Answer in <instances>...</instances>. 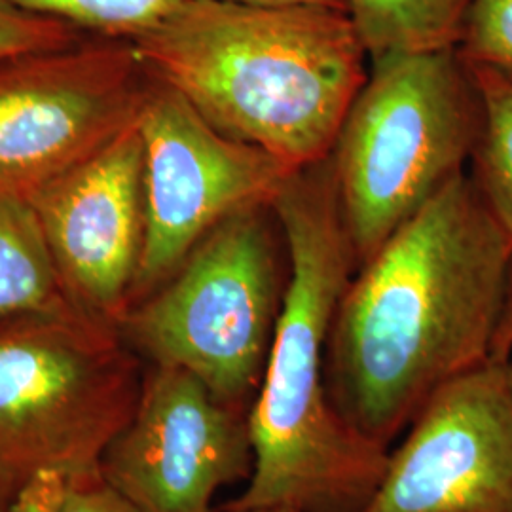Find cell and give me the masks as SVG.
Masks as SVG:
<instances>
[{
    "instance_id": "17",
    "label": "cell",
    "mask_w": 512,
    "mask_h": 512,
    "mask_svg": "<svg viewBox=\"0 0 512 512\" xmlns=\"http://www.w3.org/2000/svg\"><path fill=\"white\" fill-rule=\"evenodd\" d=\"M82 29L63 19L23 10L10 0H0V59L73 46Z\"/></svg>"
},
{
    "instance_id": "15",
    "label": "cell",
    "mask_w": 512,
    "mask_h": 512,
    "mask_svg": "<svg viewBox=\"0 0 512 512\" xmlns=\"http://www.w3.org/2000/svg\"><path fill=\"white\" fill-rule=\"evenodd\" d=\"M19 8L63 19L97 37L133 38L173 14L183 0H10Z\"/></svg>"
},
{
    "instance_id": "19",
    "label": "cell",
    "mask_w": 512,
    "mask_h": 512,
    "mask_svg": "<svg viewBox=\"0 0 512 512\" xmlns=\"http://www.w3.org/2000/svg\"><path fill=\"white\" fill-rule=\"evenodd\" d=\"M71 475L46 469L29 478L27 486L21 490L14 512H52L59 495L63 492Z\"/></svg>"
},
{
    "instance_id": "18",
    "label": "cell",
    "mask_w": 512,
    "mask_h": 512,
    "mask_svg": "<svg viewBox=\"0 0 512 512\" xmlns=\"http://www.w3.org/2000/svg\"><path fill=\"white\" fill-rule=\"evenodd\" d=\"M52 512H139L112 484H78L71 476Z\"/></svg>"
},
{
    "instance_id": "1",
    "label": "cell",
    "mask_w": 512,
    "mask_h": 512,
    "mask_svg": "<svg viewBox=\"0 0 512 512\" xmlns=\"http://www.w3.org/2000/svg\"><path fill=\"white\" fill-rule=\"evenodd\" d=\"M511 262V241L459 173L342 294L325 361L338 412L389 448L439 385L492 355Z\"/></svg>"
},
{
    "instance_id": "9",
    "label": "cell",
    "mask_w": 512,
    "mask_h": 512,
    "mask_svg": "<svg viewBox=\"0 0 512 512\" xmlns=\"http://www.w3.org/2000/svg\"><path fill=\"white\" fill-rule=\"evenodd\" d=\"M363 512H512V355L439 385Z\"/></svg>"
},
{
    "instance_id": "7",
    "label": "cell",
    "mask_w": 512,
    "mask_h": 512,
    "mask_svg": "<svg viewBox=\"0 0 512 512\" xmlns=\"http://www.w3.org/2000/svg\"><path fill=\"white\" fill-rule=\"evenodd\" d=\"M148 88L122 38L0 59V194L27 198L137 124Z\"/></svg>"
},
{
    "instance_id": "6",
    "label": "cell",
    "mask_w": 512,
    "mask_h": 512,
    "mask_svg": "<svg viewBox=\"0 0 512 512\" xmlns=\"http://www.w3.org/2000/svg\"><path fill=\"white\" fill-rule=\"evenodd\" d=\"M128 366L86 313L0 330V465L80 475L128 418Z\"/></svg>"
},
{
    "instance_id": "8",
    "label": "cell",
    "mask_w": 512,
    "mask_h": 512,
    "mask_svg": "<svg viewBox=\"0 0 512 512\" xmlns=\"http://www.w3.org/2000/svg\"><path fill=\"white\" fill-rule=\"evenodd\" d=\"M139 133L145 243L137 291L158 289L222 220L272 205L298 171L264 148L226 137L181 93L152 78Z\"/></svg>"
},
{
    "instance_id": "14",
    "label": "cell",
    "mask_w": 512,
    "mask_h": 512,
    "mask_svg": "<svg viewBox=\"0 0 512 512\" xmlns=\"http://www.w3.org/2000/svg\"><path fill=\"white\" fill-rule=\"evenodd\" d=\"M469 71L482 105L469 177L497 226L512 243V84L486 69L469 67Z\"/></svg>"
},
{
    "instance_id": "20",
    "label": "cell",
    "mask_w": 512,
    "mask_h": 512,
    "mask_svg": "<svg viewBox=\"0 0 512 512\" xmlns=\"http://www.w3.org/2000/svg\"><path fill=\"white\" fill-rule=\"evenodd\" d=\"M492 355H501V357L512 355V262L509 279H507L505 302H503V310H501L499 325H497V332H495Z\"/></svg>"
},
{
    "instance_id": "12",
    "label": "cell",
    "mask_w": 512,
    "mask_h": 512,
    "mask_svg": "<svg viewBox=\"0 0 512 512\" xmlns=\"http://www.w3.org/2000/svg\"><path fill=\"white\" fill-rule=\"evenodd\" d=\"M74 313L86 311L67 293L33 205L0 194V317Z\"/></svg>"
},
{
    "instance_id": "11",
    "label": "cell",
    "mask_w": 512,
    "mask_h": 512,
    "mask_svg": "<svg viewBox=\"0 0 512 512\" xmlns=\"http://www.w3.org/2000/svg\"><path fill=\"white\" fill-rule=\"evenodd\" d=\"M139 122L27 196L74 304L124 317L145 243Z\"/></svg>"
},
{
    "instance_id": "21",
    "label": "cell",
    "mask_w": 512,
    "mask_h": 512,
    "mask_svg": "<svg viewBox=\"0 0 512 512\" xmlns=\"http://www.w3.org/2000/svg\"><path fill=\"white\" fill-rule=\"evenodd\" d=\"M238 4H251V6H319L348 12V0H228Z\"/></svg>"
},
{
    "instance_id": "2",
    "label": "cell",
    "mask_w": 512,
    "mask_h": 512,
    "mask_svg": "<svg viewBox=\"0 0 512 512\" xmlns=\"http://www.w3.org/2000/svg\"><path fill=\"white\" fill-rule=\"evenodd\" d=\"M272 207L287 241L291 275L249 410L253 475L224 509L363 512L384 475L389 448L357 431L327 389L332 321L357 272L329 156L294 171Z\"/></svg>"
},
{
    "instance_id": "10",
    "label": "cell",
    "mask_w": 512,
    "mask_h": 512,
    "mask_svg": "<svg viewBox=\"0 0 512 512\" xmlns=\"http://www.w3.org/2000/svg\"><path fill=\"white\" fill-rule=\"evenodd\" d=\"M253 467L249 410L183 368L156 366L112 446L109 484L139 512H213L220 488Z\"/></svg>"
},
{
    "instance_id": "4",
    "label": "cell",
    "mask_w": 512,
    "mask_h": 512,
    "mask_svg": "<svg viewBox=\"0 0 512 512\" xmlns=\"http://www.w3.org/2000/svg\"><path fill=\"white\" fill-rule=\"evenodd\" d=\"M370 61L329 154L357 268L465 171L482 122L456 48Z\"/></svg>"
},
{
    "instance_id": "22",
    "label": "cell",
    "mask_w": 512,
    "mask_h": 512,
    "mask_svg": "<svg viewBox=\"0 0 512 512\" xmlns=\"http://www.w3.org/2000/svg\"><path fill=\"white\" fill-rule=\"evenodd\" d=\"M251 512H294V511H289V509H260V511H251Z\"/></svg>"
},
{
    "instance_id": "5",
    "label": "cell",
    "mask_w": 512,
    "mask_h": 512,
    "mask_svg": "<svg viewBox=\"0 0 512 512\" xmlns=\"http://www.w3.org/2000/svg\"><path fill=\"white\" fill-rule=\"evenodd\" d=\"M289 275V249L274 207L239 211L129 313V336L156 366L183 368L222 403L251 410Z\"/></svg>"
},
{
    "instance_id": "3",
    "label": "cell",
    "mask_w": 512,
    "mask_h": 512,
    "mask_svg": "<svg viewBox=\"0 0 512 512\" xmlns=\"http://www.w3.org/2000/svg\"><path fill=\"white\" fill-rule=\"evenodd\" d=\"M148 76L205 122L294 169L323 162L368 78L348 12L183 0L131 40Z\"/></svg>"
},
{
    "instance_id": "13",
    "label": "cell",
    "mask_w": 512,
    "mask_h": 512,
    "mask_svg": "<svg viewBox=\"0 0 512 512\" xmlns=\"http://www.w3.org/2000/svg\"><path fill=\"white\" fill-rule=\"evenodd\" d=\"M471 0H348L370 59L458 46Z\"/></svg>"
},
{
    "instance_id": "16",
    "label": "cell",
    "mask_w": 512,
    "mask_h": 512,
    "mask_svg": "<svg viewBox=\"0 0 512 512\" xmlns=\"http://www.w3.org/2000/svg\"><path fill=\"white\" fill-rule=\"evenodd\" d=\"M456 50L469 67L512 84V0H471Z\"/></svg>"
}]
</instances>
